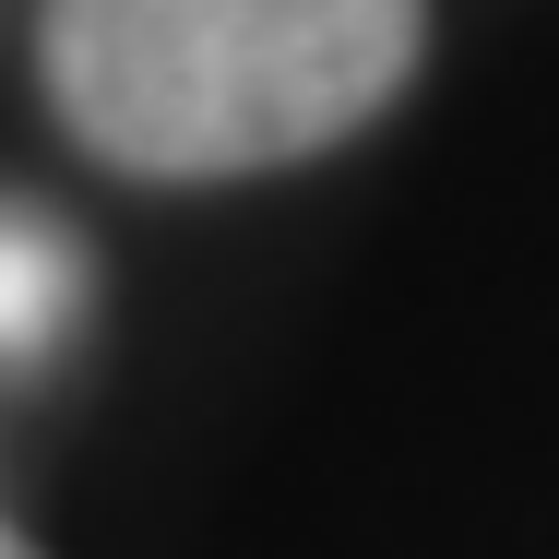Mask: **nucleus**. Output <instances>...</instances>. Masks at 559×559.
Here are the masks:
<instances>
[{
    "instance_id": "nucleus-2",
    "label": "nucleus",
    "mask_w": 559,
    "mask_h": 559,
    "mask_svg": "<svg viewBox=\"0 0 559 559\" xmlns=\"http://www.w3.org/2000/svg\"><path fill=\"white\" fill-rule=\"evenodd\" d=\"M84 310H96V250L48 203L0 191V381H36L48 357H72Z\"/></svg>"
},
{
    "instance_id": "nucleus-3",
    "label": "nucleus",
    "mask_w": 559,
    "mask_h": 559,
    "mask_svg": "<svg viewBox=\"0 0 559 559\" xmlns=\"http://www.w3.org/2000/svg\"><path fill=\"white\" fill-rule=\"evenodd\" d=\"M0 559H36V548H24V536H12V524H0Z\"/></svg>"
},
{
    "instance_id": "nucleus-1",
    "label": "nucleus",
    "mask_w": 559,
    "mask_h": 559,
    "mask_svg": "<svg viewBox=\"0 0 559 559\" xmlns=\"http://www.w3.org/2000/svg\"><path fill=\"white\" fill-rule=\"evenodd\" d=\"M429 60V0H36L60 131L155 191L357 143Z\"/></svg>"
}]
</instances>
